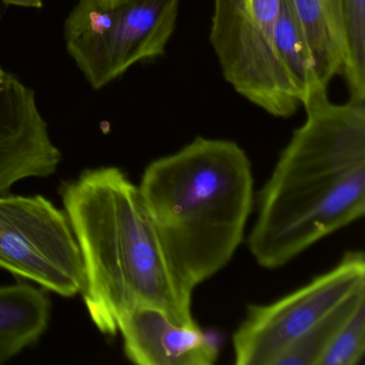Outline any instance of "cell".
<instances>
[{
    "label": "cell",
    "mask_w": 365,
    "mask_h": 365,
    "mask_svg": "<svg viewBox=\"0 0 365 365\" xmlns=\"http://www.w3.org/2000/svg\"><path fill=\"white\" fill-rule=\"evenodd\" d=\"M5 5L18 6V7L36 8L40 9L43 7L42 0H1Z\"/></svg>",
    "instance_id": "obj_16"
},
{
    "label": "cell",
    "mask_w": 365,
    "mask_h": 365,
    "mask_svg": "<svg viewBox=\"0 0 365 365\" xmlns=\"http://www.w3.org/2000/svg\"><path fill=\"white\" fill-rule=\"evenodd\" d=\"M292 4L309 43L318 80L328 87L332 78L341 73L343 51L319 0H292Z\"/></svg>",
    "instance_id": "obj_11"
},
{
    "label": "cell",
    "mask_w": 365,
    "mask_h": 365,
    "mask_svg": "<svg viewBox=\"0 0 365 365\" xmlns=\"http://www.w3.org/2000/svg\"><path fill=\"white\" fill-rule=\"evenodd\" d=\"M364 302L365 290L354 294L320 322L315 328L290 346L275 361L274 365H318L331 339L358 309L359 305Z\"/></svg>",
    "instance_id": "obj_13"
},
{
    "label": "cell",
    "mask_w": 365,
    "mask_h": 365,
    "mask_svg": "<svg viewBox=\"0 0 365 365\" xmlns=\"http://www.w3.org/2000/svg\"><path fill=\"white\" fill-rule=\"evenodd\" d=\"M0 269L63 297L82 292L84 264L66 212L41 195L0 194Z\"/></svg>",
    "instance_id": "obj_7"
},
{
    "label": "cell",
    "mask_w": 365,
    "mask_h": 365,
    "mask_svg": "<svg viewBox=\"0 0 365 365\" xmlns=\"http://www.w3.org/2000/svg\"><path fill=\"white\" fill-rule=\"evenodd\" d=\"M138 187L183 285L194 292L232 262L254 207L253 170L240 145L198 136L151 162Z\"/></svg>",
    "instance_id": "obj_3"
},
{
    "label": "cell",
    "mask_w": 365,
    "mask_h": 365,
    "mask_svg": "<svg viewBox=\"0 0 365 365\" xmlns=\"http://www.w3.org/2000/svg\"><path fill=\"white\" fill-rule=\"evenodd\" d=\"M61 197L84 264L83 299L100 332L116 334L121 316L140 307L175 324H197L193 290L173 271L140 187L123 170H85L63 185Z\"/></svg>",
    "instance_id": "obj_2"
},
{
    "label": "cell",
    "mask_w": 365,
    "mask_h": 365,
    "mask_svg": "<svg viewBox=\"0 0 365 365\" xmlns=\"http://www.w3.org/2000/svg\"><path fill=\"white\" fill-rule=\"evenodd\" d=\"M8 72H6L3 68L0 67V81H3L5 76H7Z\"/></svg>",
    "instance_id": "obj_18"
},
{
    "label": "cell",
    "mask_w": 365,
    "mask_h": 365,
    "mask_svg": "<svg viewBox=\"0 0 365 365\" xmlns=\"http://www.w3.org/2000/svg\"><path fill=\"white\" fill-rule=\"evenodd\" d=\"M282 0H213L210 43L226 82L277 118L292 116L300 96L277 56Z\"/></svg>",
    "instance_id": "obj_5"
},
{
    "label": "cell",
    "mask_w": 365,
    "mask_h": 365,
    "mask_svg": "<svg viewBox=\"0 0 365 365\" xmlns=\"http://www.w3.org/2000/svg\"><path fill=\"white\" fill-rule=\"evenodd\" d=\"M51 309L44 288L26 283L0 286V363L38 341L48 329Z\"/></svg>",
    "instance_id": "obj_9"
},
{
    "label": "cell",
    "mask_w": 365,
    "mask_h": 365,
    "mask_svg": "<svg viewBox=\"0 0 365 365\" xmlns=\"http://www.w3.org/2000/svg\"><path fill=\"white\" fill-rule=\"evenodd\" d=\"M365 290V255L348 251L336 266L268 304H250L232 334L236 365H274L290 346Z\"/></svg>",
    "instance_id": "obj_6"
},
{
    "label": "cell",
    "mask_w": 365,
    "mask_h": 365,
    "mask_svg": "<svg viewBox=\"0 0 365 365\" xmlns=\"http://www.w3.org/2000/svg\"><path fill=\"white\" fill-rule=\"evenodd\" d=\"M327 18L332 29L333 35L336 39L337 43L341 46V51L345 52V37H344L343 24V6L341 0H319Z\"/></svg>",
    "instance_id": "obj_15"
},
{
    "label": "cell",
    "mask_w": 365,
    "mask_h": 365,
    "mask_svg": "<svg viewBox=\"0 0 365 365\" xmlns=\"http://www.w3.org/2000/svg\"><path fill=\"white\" fill-rule=\"evenodd\" d=\"M345 52L341 73L349 101H365V0H341Z\"/></svg>",
    "instance_id": "obj_12"
},
{
    "label": "cell",
    "mask_w": 365,
    "mask_h": 365,
    "mask_svg": "<svg viewBox=\"0 0 365 365\" xmlns=\"http://www.w3.org/2000/svg\"><path fill=\"white\" fill-rule=\"evenodd\" d=\"M277 56L287 70L300 96L301 104L311 93L328 89L318 80L304 31L299 23L292 0H282L275 29Z\"/></svg>",
    "instance_id": "obj_10"
},
{
    "label": "cell",
    "mask_w": 365,
    "mask_h": 365,
    "mask_svg": "<svg viewBox=\"0 0 365 365\" xmlns=\"http://www.w3.org/2000/svg\"><path fill=\"white\" fill-rule=\"evenodd\" d=\"M365 352V302L331 339L318 365H356Z\"/></svg>",
    "instance_id": "obj_14"
},
{
    "label": "cell",
    "mask_w": 365,
    "mask_h": 365,
    "mask_svg": "<svg viewBox=\"0 0 365 365\" xmlns=\"http://www.w3.org/2000/svg\"><path fill=\"white\" fill-rule=\"evenodd\" d=\"M118 332L125 356L138 365H213L221 352L215 333L197 324H175L153 307H135L123 314Z\"/></svg>",
    "instance_id": "obj_8"
},
{
    "label": "cell",
    "mask_w": 365,
    "mask_h": 365,
    "mask_svg": "<svg viewBox=\"0 0 365 365\" xmlns=\"http://www.w3.org/2000/svg\"><path fill=\"white\" fill-rule=\"evenodd\" d=\"M302 106L307 119L258 194L247 247L262 268H281L365 213V108L330 102L327 89Z\"/></svg>",
    "instance_id": "obj_1"
},
{
    "label": "cell",
    "mask_w": 365,
    "mask_h": 365,
    "mask_svg": "<svg viewBox=\"0 0 365 365\" xmlns=\"http://www.w3.org/2000/svg\"><path fill=\"white\" fill-rule=\"evenodd\" d=\"M98 4L102 7L110 8L120 4L123 0H97Z\"/></svg>",
    "instance_id": "obj_17"
},
{
    "label": "cell",
    "mask_w": 365,
    "mask_h": 365,
    "mask_svg": "<svg viewBox=\"0 0 365 365\" xmlns=\"http://www.w3.org/2000/svg\"><path fill=\"white\" fill-rule=\"evenodd\" d=\"M180 0H78L65 22L68 54L88 84L103 88L136 63L157 58L176 29Z\"/></svg>",
    "instance_id": "obj_4"
}]
</instances>
